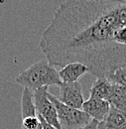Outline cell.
I'll use <instances>...</instances> for the list:
<instances>
[{
	"instance_id": "5",
	"label": "cell",
	"mask_w": 126,
	"mask_h": 129,
	"mask_svg": "<svg viewBox=\"0 0 126 129\" xmlns=\"http://www.w3.org/2000/svg\"><path fill=\"white\" fill-rule=\"evenodd\" d=\"M60 97L59 100L64 104L81 109L82 104L84 102V98L82 94V87L79 81L76 82H62L60 85Z\"/></svg>"
},
{
	"instance_id": "10",
	"label": "cell",
	"mask_w": 126,
	"mask_h": 129,
	"mask_svg": "<svg viewBox=\"0 0 126 129\" xmlns=\"http://www.w3.org/2000/svg\"><path fill=\"white\" fill-rule=\"evenodd\" d=\"M38 113L36 110L35 101H34V91L28 88L23 89L21 97V116L22 119L26 117L37 116Z\"/></svg>"
},
{
	"instance_id": "9",
	"label": "cell",
	"mask_w": 126,
	"mask_h": 129,
	"mask_svg": "<svg viewBox=\"0 0 126 129\" xmlns=\"http://www.w3.org/2000/svg\"><path fill=\"white\" fill-rule=\"evenodd\" d=\"M106 101L111 107L126 113V87L111 82V87Z\"/></svg>"
},
{
	"instance_id": "13",
	"label": "cell",
	"mask_w": 126,
	"mask_h": 129,
	"mask_svg": "<svg viewBox=\"0 0 126 129\" xmlns=\"http://www.w3.org/2000/svg\"><path fill=\"white\" fill-rule=\"evenodd\" d=\"M22 129H43L39 116H31L22 119Z\"/></svg>"
},
{
	"instance_id": "12",
	"label": "cell",
	"mask_w": 126,
	"mask_h": 129,
	"mask_svg": "<svg viewBox=\"0 0 126 129\" xmlns=\"http://www.w3.org/2000/svg\"><path fill=\"white\" fill-rule=\"evenodd\" d=\"M107 80L113 83H117L126 87V67L115 70Z\"/></svg>"
},
{
	"instance_id": "6",
	"label": "cell",
	"mask_w": 126,
	"mask_h": 129,
	"mask_svg": "<svg viewBox=\"0 0 126 129\" xmlns=\"http://www.w3.org/2000/svg\"><path fill=\"white\" fill-rule=\"evenodd\" d=\"M110 104L104 99L89 97L84 100L81 110H83L91 119H95L99 122L105 118L110 110Z\"/></svg>"
},
{
	"instance_id": "7",
	"label": "cell",
	"mask_w": 126,
	"mask_h": 129,
	"mask_svg": "<svg viewBox=\"0 0 126 129\" xmlns=\"http://www.w3.org/2000/svg\"><path fill=\"white\" fill-rule=\"evenodd\" d=\"M86 73H88V69L83 64L70 63L59 71V77L62 82H76Z\"/></svg>"
},
{
	"instance_id": "3",
	"label": "cell",
	"mask_w": 126,
	"mask_h": 129,
	"mask_svg": "<svg viewBox=\"0 0 126 129\" xmlns=\"http://www.w3.org/2000/svg\"><path fill=\"white\" fill-rule=\"evenodd\" d=\"M48 97L53 102L62 129H80L85 126L91 118L81 109L70 107L48 91Z\"/></svg>"
},
{
	"instance_id": "4",
	"label": "cell",
	"mask_w": 126,
	"mask_h": 129,
	"mask_svg": "<svg viewBox=\"0 0 126 129\" xmlns=\"http://www.w3.org/2000/svg\"><path fill=\"white\" fill-rule=\"evenodd\" d=\"M34 101L38 115H40L48 124L56 129H62L58 118L57 110L53 102L48 97V87H42L34 91Z\"/></svg>"
},
{
	"instance_id": "1",
	"label": "cell",
	"mask_w": 126,
	"mask_h": 129,
	"mask_svg": "<svg viewBox=\"0 0 126 129\" xmlns=\"http://www.w3.org/2000/svg\"><path fill=\"white\" fill-rule=\"evenodd\" d=\"M40 48L54 67L80 63L97 79H108L126 67V0H66Z\"/></svg>"
},
{
	"instance_id": "8",
	"label": "cell",
	"mask_w": 126,
	"mask_h": 129,
	"mask_svg": "<svg viewBox=\"0 0 126 129\" xmlns=\"http://www.w3.org/2000/svg\"><path fill=\"white\" fill-rule=\"evenodd\" d=\"M97 129H126V113L110 107L105 118L98 122Z\"/></svg>"
},
{
	"instance_id": "15",
	"label": "cell",
	"mask_w": 126,
	"mask_h": 129,
	"mask_svg": "<svg viewBox=\"0 0 126 129\" xmlns=\"http://www.w3.org/2000/svg\"><path fill=\"white\" fill-rule=\"evenodd\" d=\"M39 116V118H40V120H41V122H42V125H43V129H56L55 127H53V126H51L50 124H48L47 122L40 116V115H38Z\"/></svg>"
},
{
	"instance_id": "2",
	"label": "cell",
	"mask_w": 126,
	"mask_h": 129,
	"mask_svg": "<svg viewBox=\"0 0 126 129\" xmlns=\"http://www.w3.org/2000/svg\"><path fill=\"white\" fill-rule=\"evenodd\" d=\"M15 81L20 85L32 91L50 85L59 86L62 83L59 72L47 60L38 61L30 66L27 70L17 76Z\"/></svg>"
},
{
	"instance_id": "11",
	"label": "cell",
	"mask_w": 126,
	"mask_h": 129,
	"mask_svg": "<svg viewBox=\"0 0 126 129\" xmlns=\"http://www.w3.org/2000/svg\"><path fill=\"white\" fill-rule=\"evenodd\" d=\"M111 87V81L107 79L98 78L93 81L90 89H89V97H94L99 99L106 100Z\"/></svg>"
},
{
	"instance_id": "14",
	"label": "cell",
	"mask_w": 126,
	"mask_h": 129,
	"mask_svg": "<svg viewBox=\"0 0 126 129\" xmlns=\"http://www.w3.org/2000/svg\"><path fill=\"white\" fill-rule=\"evenodd\" d=\"M97 125H98V121L95 119H91L85 126L80 129H97Z\"/></svg>"
}]
</instances>
